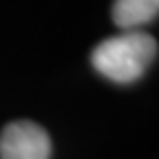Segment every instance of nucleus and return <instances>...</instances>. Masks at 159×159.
<instances>
[{
  "label": "nucleus",
  "instance_id": "f257e3e1",
  "mask_svg": "<svg viewBox=\"0 0 159 159\" xmlns=\"http://www.w3.org/2000/svg\"><path fill=\"white\" fill-rule=\"evenodd\" d=\"M157 57V40L146 31H124L99 42L91 62L97 73L117 84H130L139 80Z\"/></svg>",
  "mask_w": 159,
  "mask_h": 159
},
{
  "label": "nucleus",
  "instance_id": "f03ea898",
  "mask_svg": "<svg viewBox=\"0 0 159 159\" xmlns=\"http://www.w3.org/2000/svg\"><path fill=\"white\" fill-rule=\"evenodd\" d=\"M51 139L47 130L31 122L18 119L0 133V159H49Z\"/></svg>",
  "mask_w": 159,
  "mask_h": 159
},
{
  "label": "nucleus",
  "instance_id": "7ed1b4c3",
  "mask_svg": "<svg viewBox=\"0 0 159 159\" xmlns=\"http://www.w3.org/2000/svg\"><path fill=\"white\" fill-rule=\"evenodd\" d=\"M159 0H115L113 22L124 31H135L157 18Z\"/></svg>",
  "mask_w": 159,
  "mask_h": 159
}]
</instances>
